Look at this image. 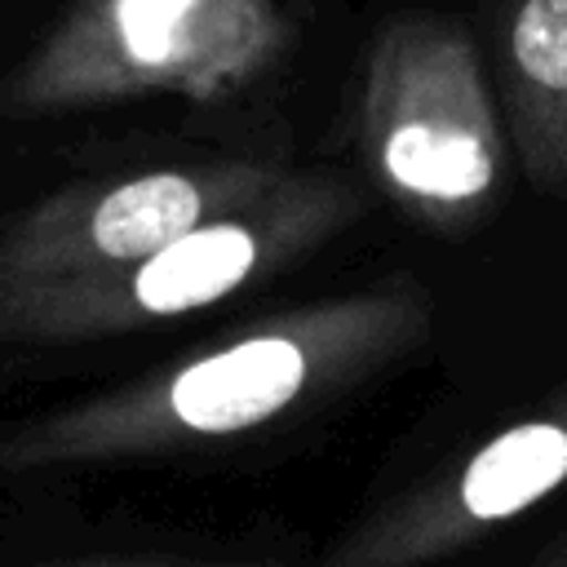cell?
I'll use <instances>...</instances> for the list:
<instances>
[{
	"instance_id": "obj_6",
	"label": "cell",
	"mask_w": 567,
	"mask_h": 567,
	"mask_svg": "<svg viewBox=\"0 0 567 567\" xmlns=\"http://www.w3.org/2000/svg\"><path fill=\"white\" fill-rule=\"evenodd\" d=\"M509 49L527 84L540 93H567V0H523Z\"/></svg>"
},
{
	"instance_id": "obj_5",
	"label": "cell",
	"mask_w": 567,
	"mask_h": 567,
	"mask_svg": "<svg viewBox=\"0 0 567 567\" xmlns=\"http://www.w3.org/2000/svg\"><path fill=\"white\" fill-rule=\"evenodd\" d=\"M208 0H115L111 4V35L128 66L164 71L195 49L199 13Z\"/></svg>"
},
{
	"instance_id": "obj_3",
	"label": "cell",
	"mask_w": 567,
	"mask_h": 567,
	"mask_svg": "<svg viewBox=\"0 0 567 567\" xmlns=\"http://www.w3.org/2000/svg\"><path fill=\"white\" fill-rule=\"evenodd\" d=\"M252 266H257V239L244 226L235 221L199 226L133 270L128 301L142 315L168 319L235 292L252 275Z\"/></svg>"
},
{
	"instance_id": "obj_1",
	"label": "cell",
	"mask_w": 567,
	"mask_h": 567,
	"mask_svg": "<svg viewBox=\"0 0 567 567\" xmlns=\"http://www.w3.org/2000/svg\"><path fill=\"white\" fill-rule=\"evenodd\" d=\"M563 483H567V403L492 434L456 470L425 478L421 487L381 505L354 532H346L319 567L443 563L465 545L483 540L492 527L527 514Z\"/></svg>"
},
{
	"instance_id": "obj_2",
	"label": "cell",
	"mask_w": 567,
	"mask_h": 567,
	"mask_svg": "<svg viewBox=\"0 0 567 567\" xmlns=\"http://www.w3.org/2000/svg\"><path fill=\"white\" fill-rule=\"evenodd\" d=\"M461 93H425V97H403L399 115L381 133V168L385 177L434 208H456L474 204L487 195L496 177V155H492V133L487 124L470 111L456 106Z\"/></svg>"
},
{
	"instance_id": "obj_4",
	"label": "cell",
	"mask_w": 567,
	"mask_h": 567,
	"mask_svg": "<svg viewBox=\"0 0 567 567\" xmlns=\"http://www.w3.org/2000/svg\"><path fill=\"white\" fill-rule=\"evenodd\" d=\"M204 190L182 173H146L106 190L89 213V244L111 261H151L204 221Z\"/></svg>"
},
{
	"instance_id": "obj_8",
	"label": "cell",
	"mask_w": 567,
	"mask_h": 567,
	"mask_svg": "<svg viewBox=\"0 0 567 567\" xmlns=\"http://www.w3.org/2000/svg\"><path fill=\"white\" fill-rule=\"evenodd\" d=\"M53 567H89V563H53Z\"/></svg>"
},
{
	"instance_id": "obj_7",
	"label": "cell",
	"mask_w": 567,
	"mask_h": 567,
	"mask_svg": "<svg viewBox=\"0 0 567 567\" xmlns=\"http://www.w3.org/2000/svg\"><path fill=\"white\" fill-rule=\"evenodd\" d=\"M527 567H567V532H558V536H554Z\"/></svg>"
}]
</instances>
